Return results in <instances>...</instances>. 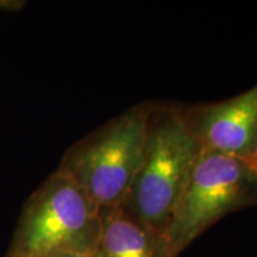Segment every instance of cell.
I'll return each mask as SVG.
<instances>
[{"label": "cell", "mask_w": 257, "mask_h": 257, "mask_svg": "<svg viewBox=\"0 0 257 257\" xmlns=\"http://www.w3.org/2000/svg\"><path fill=\"white\" fill-rule=\"evenodd\" d=\"M200 150L181 106L152 101L140 168L119 206L148 229L165 236Z\"/></svg>", "instance_id": "cell-1"}, {"label": "cell", "mask_w": 257, "mask_h": 257, "mask_svg": "<svg viewBox=\"0 0 257 257\" xmlns=\"http://www.w3.org/2000/svg\"><path fill=\"white\" fill-rule=\"evenodd\" d=\"M100 229V207L56 169L25 201L5 257L94 255Z\"/></svg>", "instance_id": "cell-2"}, {"label": "cell", "mask_w": 257, "mask_h": 257, "mask_svg": "<svg viewBox=\"0 0 257 257\" xmlns=\"http://www.w3.org/2000/svg\"><path fill=\"white\" fill-rule=\"evenodd\" d=\"M152 101H143L106 121L68 148L57 169L75 181L100 210L119 206L141 159Z\"/></svg>", "instance_id": "cell-3"}, {"label": "cell", "mask_w": 257, "mask_h": 257, "mask_svg": "<svg viewBox=\"0 0 257 257\" xmlns=\"http://www.w3.org/2000/svg\"><path fill=\"white\" fill-rule=\"evenodd\" d=\"M257 205V173L250 161L200 150L165 232L170 257L227 214Z\"/></svg>", "instance_id": "cell-4"}, {"label": "cell", "mask_w": 257, "mask_h": 257, "mask_svg": "<svg viewBox=\"0 0 257 257\" xmlns=\"http://www.w3.org/2000/svg\"><path fill=\"white\" fill-rule=\"evenodd\" d=\"M180 106L201 149L251 161L257 149V85L226 100Z\"/></svg>", "instance_id": "cell-5"}, {"label": "cell", "mask_w": 257, "mask_h": 257, "mask_svg": "<svg viewBox=\"0 0 257 257\" xmlns=\"http://www.w3.org/2000/svg\"><path fill=\"white\" fill-rule=\"evenodd\" d=\"M94 257H170L165 237L154 232L120 206L101 210Z\"/></svg>", "instance_id": "cell-6"}, {"label": "cell", "mask_w": 257, "mask_h": 257, "mask_svg": "<svg viewBox=\"0 0 257 257\" xmlns=\"http://www.w3.org/2000/svg\"><path fill=\"white\" fill-rule=\"evenodd\" d=\"M50 257H94V255H80V253H62V255H55Z\"/></svg>", "instance_id": "cell-7"}, {"label": "cell", "mask_w": 257, "mask_h": 257, "mask_svg": "<svg viewBox=\"0 0 257 257\" xmlns=\"http://www.w3.org/2000/svg\"><path fill=\"white\" fill-rule=\"evenodd\" d=\"M250 162H251V165H252V167H253V168H255V170H256V173H257V149H256V152H255V154H253L252 159H251V161H250Z\"/></svg>", "instance_id": "cell-8"}]
</instances>
